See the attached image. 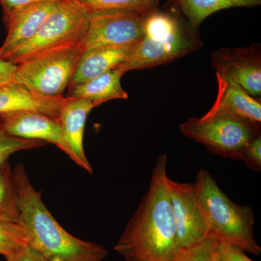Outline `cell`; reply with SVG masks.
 I'll return each instance as SVG.
<instances>
[{
    "instance_id": "6da1fadb",
    "label": "cell",
    "mask_w": 261,
    "mask_h": 261,
    "mask_svg": "<svg viewBox=\"0 0 261 261\" xmlns=\"http://www.w3.org/2000/svg\"><path fill=\"white\" fill-rule=\"evenodd\" d=\"M168 178L167 156L161 154L148 190L114 247L126 261H173L178 255Z\"/></svg>"
},
{
    "instance_id": "7a4b0ae2",
    "label": "cell",
    "mask_w": 261,
    "mask_h": 261,
    "mask_svg": "<svg viewBox=\"0 0 261 261\" xmlns=\"http://www.w3.org/2000/svg\"><path fill=\"white\" fill-rule=\"evenodd\" d=\"M19 196L20 219L29 245L47 261H102L108 250L102 245L84 241L64 229L48 210L42 193L31 183L25 168H13Z\"/></svg>"
},
{
    "instance_id": "3957f363",
    "label": "cell",
    "mask_w": 261,
    "mask_h": 261,
    "mask_svg": "<svg viewBox=\"0 0 261 261\" xmlns=\"http://www.w3.org/2000/svg\"><path fill=\"white\" fill-rule=\"evenodd\" d=\"M193 187L208 235L231 244L244 252L260 255L261 247L254 234L255 215L251 207L238 205L230 200L207 170L198 171Z\"/></svg>"
},
{
    "instance_id": "277c9868",
    "label": "cell",
    "mask_w": 261,
    "mask_h": 261,
    "mask_svg": "<svg viewBox=\"0 0 261 261\" xmlns=\"http://www.w3.org/2000/svg\"><path fill=\"white\" fill-rule=\"evenodd\" d=\"M197 29L177 15L154 10L146 20L143 37L118 68L124 73L146 69L198 50L202 43Z\"/></svg>"
},
{
    "instance_id": "5b68a950",
    "label": "cell",
    "mask_w": 261,
    "mask_h": 261,
    "mask_svg": "<svg viewBox=\"0 0 261 261\" xmlns=\"http://www.w3.org/2000/svg\"><path fill=\"white\" fill-rule=\"evenodd\" d=\"M82 42L51 47L18 63L13 81L47 97H63L83 53Z\"/></svg>"
},
{
    "instance_id": "8992f818",
    "label": "cell",
    "mask_w": 261,
    "mask_h": 261,
    "mask_svg": "<svg viewBox=\"0 0 261 261\" xmlns=\"http://www.w3.org/2000/svg\"><path fill=\"white\" fill-rule=\"evenodd\" d=\"M260 127L241 117L221 114L190 118L182 123L180 129L213 153L240 160L247 144L260 135Z\"/></svg>"
},
{
    "instance_id": "52a82bcc",
    "label": "cell",
    "mask_w": 261,
    "mask_h": 261,
    "mask_svg": "<svg viewBox=\"0 0 261 261\" xmlns=\"http://www.w3.org/2000/svg\"><path fill=\"white\" fill-rule=\"evenodd\" d=\"M91 13L75 0H61L35 35L8 61L14 64L51 47L83 42Z\"/></svg>"
},
{
    "instance_id": "ba28073f",
    "label": "cell",
    "mask_w": 261,
    "mask_h": 261,
    "mask_svg": "<svg viewBox=\"0 0 261 261\" xmlns=\"http://www.w3.org/2000/svg\"><path fill=\"white\" fill-rule=\"evenodd\" d=\"M154 10L91 13L84 50L134 47L143 37L146 20Z\"/></svg>"
},
{
    "instance_id": "9c48e42d",
    "label": "cell",
    "mask_w": 261,
    "mask_h": 261,
    "mask_svg": "<svg viewBox=\"0 0 261 261\" xmlns=\"http://www.w3.org/2000/svg\"><path fill=\"white\" fill-rule=\"evenodd\" d=\"M211 61L216 75L237 84L252 97L260 95V45L221 48L211 53Z\"/></svg>"
},
{
    "instance_id": "30bf717a",
    "label": "cell",
    "mask_w": 261,
    "mask_h": 261,
    "mask_svg": "<svg viewBox=\"0 0 261 261\" xmlns=\"http://www.w3.org/2000/svg\"><path fill=\"white\" fill-rule=\"evenodd\" d=\"M167 182L180 249L188 248L208 236V228L197 205L193 184L179 183L169 177Z\"/></svg>"
},
{
    "instance_id": "8fae6325",
    "label": "cell",
    "mask_w": 261,
    "mask_h": 261,
    "mask_svg": "<svg viewBox=\"0 0 261 261\" xmlns=\"http://www.w3.org/2000/svg\"><path fill=\"white\" fill-rule=\"evenodd\" d=\"M0 127L5 133L27 140L54 144L76 163L57 118L37 111H22L0 114Z\"/></svg>"
},
{
    "instance_id": "7c38bea8",
    "label": "cell",
    "mask_w": 261,
    "mask_h": 261,
    "mask_svg": "<svg viewBox=\"0 0 261 261\" xmlns=\"http://www.w3.org/2000/svg\"><path fill=\"white\" fill-rule=\"evenodd\" d=\"M61 0H46L27 5L15 12L5 22L8 34L0 47V60L8 61L34 37L48 15Z\"/></svg>"
},
{
    "instance_id": "4fadbf2b",
    "label": "cell",
    "mask_w": 261,
    "mask_h": 261,
    "mask_svg": "<svg viewBox=\"0 0 261 261\" xmlns=\"http://www.w3.org/2000/svg\"><path fill=\"white\" fill-rule=\"evenodd\" d=\"M94 108L89 99L65 97L58 118L65 140L76 159V164L90 174L92 168L84 152V135L87 117Z\"/></svg>"
},
{
    "instance_id": "5bb4252c",
    "label": "cell",
    "mask_w": 261,
    "mask_h": 261,
    "mask_svg": "<svg viewBox=\"0 0 261 261\" xmlns=\"http://www.w3.org/2000/svg\"><path fill=\"white\" fill-rule=\"evenodd\" d=\"M63 97H47L14 81L0 84V114L32 111L58 118Z\"/></svg>"
},
{
    "instance_id": "9a60e30c",
    "label": "cell",
    "mask_w": 261,
    "mask_h": 261,
    "mask_svg": "<svg viewBox=\"0 0 261 261\" xmlns=\"http://www.w3.org/2000/svg\"><path fill=\"white\" fill-rule=\"evenodd\" d=\"M218 94L214 106L205 116L226 114L241 117L260 125L261 105L237 84L216 75Z\"/></svg>"
},
{
    "instance_id": "2e32d148",
    "label": "cell",
    "mask_w": 261,
    "mask_h": 261,
    "mask_svg": "<svg viewBox=\"0 0 261 261\" xmlns=\"http://www.w3.org/2000/svg\"><path fill=\"white\" fill-rule=\"evenodd\" d=\"M134 47L94 48L84 50L77 63L69 87L84 83L118 68L128 59Z\"/></svg>"
},
{
    "instance_id": "e0dca14e",
    "label": "cell",
    "mask_w": 261,
    "mask_h": 261,
    "mask_svg": "<svg viewBox=\"0 0 261 261\" xmlns=\"http://www.w3.org/2000/svg\"><path fill=\"white\" fill-rule=\"evenodd\" d=\"M124 73L119 68L104 74L68 87L66 97L84 98L95 107L112 99H126L128 95L122 87L121 80Z\"/></svg>"
},
{
    "instance_id": "ac0fdd59",
    "label": "cell",
    "mask_w": 261,
    "mask_h": 261,
    "mask_svg": "<svg viewBox=\"0 0 261 261\" xmlns=\"http://www.w3.org/2000/svg\"><path fill=\"white\" fill-rule=\"evenodd\" d=\"M187 21L195 29L202 22L220 10L231 8H253L261 4V0H177Z\"/></svg>"
},
{
    "instance_id": "d6986e66",
    "label": "cell",
    "mask_w": 261,
    "mask_h": 261,
    "mask_svg": "<svg viewBox=\"0 0 261 261\" xmlns=\"http://www.w3.org/2000/svg\"><path fill=\"white\" fill-rule=\"evenodd\" d=\"M0 219L18 223L19 196L10 163L0 167Z\"/></svg>"
},
{
    "instance_id": "ffe728a7",
    "label": "cell",
    "mask_w": 261,
    "mask_h": 261,
    "mask_svg": "<svg viewBox=\"0 0 261 261\" xmlns=\"http://www.w3.org/2000/svg\"><path fill=\"white\" fill-rule=\"evenodd\" d=\"M91 13L159 9L160 0H75Z\"/></svg>"
},
{
    "instance_id": "44dd1931",
    "label": "cell",
    "mask_w": 261,
    "mask_h": 261,
    "mask_svg": "<svg viewBox=\"0 0 261 261\" xmlns=\"http://www.w3.org/2000/svg\"><path fill=\"white\" fill-rule=\"evenodd\" d=\"M29 245L28 236L21 225L0 219V255H13Z\"/></svg>"
},
{
    "instance_id": "7402d4cb",
    "label": "cell",
    "mask_w": 261,
    "mask_h": 261,
    "mask_svg": "<svg viewBox=\"0 0 261 261\" xmlns=\"http://www.w3.org/2000/svg\"><path fill=\"white\" fill-rule=\"evenodd\" d=\"M47 144L44 141L13 137L5 133L0 127V167L9 162L10 158L16 152L39 148Z\"/></svg>"
},
{
    "instance_id": "603a6c76",
    "label": "cell",
    "mask_w": 261,
    "mask_h": 261,
    "mask_svg": "<svg viewBox=\"0 0 261 261\" xmlns=\"http://www.w3.org/2000/svg\"><path fill=\"white\" fill-rule=\"evenodd\" d=\"M211 261H253L239 247L209 235Z\"/></svg>"
},
{
    "instance_id": "cb8c5ba5",
    "label": "cell",
    "mask_w": 261,
    "mask_h": 261,
    "mask_svg": "<svg viewBox=\"0 0 261 261\" xmlns=\"http://www.w3.org/2000/svg\"><path fill=\"white\" fill-rule=\"evenodd\" d=\"M249 168L255 171H260L261 168V136L257 135L246 145L242 152L240 159Z\"/></svg>"
},
{
    "instance_id": "d4e9b609",
    "label": "cell",
    "mask_w": 261,
    "mask_h": 261,
    "mask_svg": "<svg viewBox=\"0 0 261 261\" xmlns=\"http://www.w3.org/2000/svg\"><path fill=\"white\" fill-rule=\"evenodd\" d=\"M207 237L192 247L180 249L173 261H209Z\"/></svg>"
},
{
    "instance_id": "484cf974",
    "label": "cell",
    "mask_w": 261,
    "mask_h": 261,
    "mask_svg": "<svg viewBox=\"0 0 261 261\" xmlns=\"http://www.w3.org/2000/svg\"><path fill=\"white\" fill-rule=\"evenodd\" d=\"M42 1L46 0H0V4L3 7L4 13L5 23L12 15L14 14L15 12L21 9L23 7Z\"/></svg>"
},
{
    "instance_id": "4316f807",
    "label": "cell",
    "mask_w": 261,
    "mask_h": 261,
    "mask_svg": "<svg viewBox=\"0 0 261 261\" xmlns=\"http://www.w3.org/2000/svg\"><path fill=\"white\" fill-rule=\"evenodd\" d=\"M5 257L6 261H47L30 245L20 251Z\"/></svg>"
},
{
    "instance_id": "83f0119b",
    "label": "cell",
    "mask_w": 261,
    "mask_h": 261,
    "mask_svg": "<svg viewBox=\"0 0 261 261\" xmlns=\"http://www.w3.org/2000/svg\"><path fill=\"white\" fill-rule=\"evenodd\" d=\"M16 67L11 62L0 60V84L13 81Z\"/></svg>"
}]
</instances>
